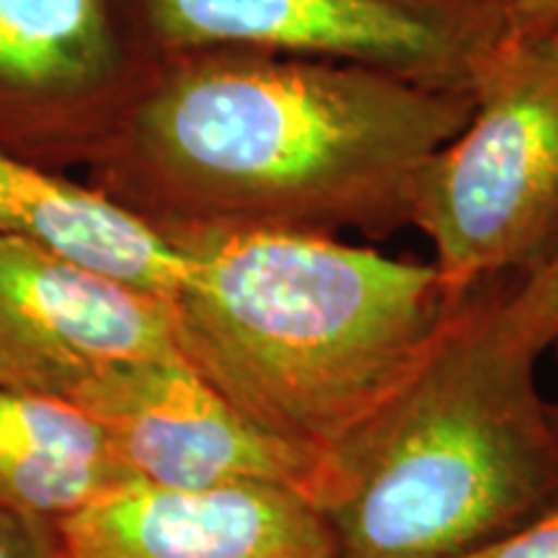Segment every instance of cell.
Listing matches in <instances>:
<instances>
[{
    "instance_id": "2",
    "label": "cell",
    "mask_w": 558,
    "mask_h": 558,
    "mask_svg": "<svg viewBox=\"0 0 558 558\" xmlns=\"http://www.w3.org/2000/svg\"><path fill=\"white\" fill-rule=\"evenodd\" d=\"M184 254L171 313L186 365L313 458L407 383L473 292L435 264L298 230L169 239Z\"/></svg>"
},
{
    "instance_id": "3",
    "label": "cell",
    "mask_w": 558,
    "mask_h": 558,
    "mask_svg": "<svg viewBox=\"0 0 558 558\" xmlns=\"http://www.w3.org/2000/svg\"><path fill=\"white\" fill-rule=\"evenodd\" d=\"M497 284L473 292L416 373L318 458L308 497L339 558H463L558 499L535 360L488 326Z\"/></svg>"
},
{
    "instance_id": "16",
    "label": "cell",
    "mask_w": 558,
    "mask_h": 558,
    "mask_svg": "<svg viewBox=\"0 0 558 558\" xmlns=\"http://www.w3.org/2000/svg\"><path fill=\"white\" fill-rule=\"evenodd\" d=\"M556 354H558V341L554 344ZM548 418H550V427H554V435H556V442H558V403H548Z\"/></svg>"
},
{
    "instance_id": "4",
    "label": "cell",
    "mask_w": 558,
    "mask_h": 558,
    "mask_svg": "<svg viewBox=\"0 0 558 558\" xmlns=\"http://www.w3.org/2000/svg\"><path fill=\"white\" fill-rule=\"evenodd\" d=\"M411 226L460 295L518 282L558 248V50L505 47L471 122L432 153L411 192Z\"/></svg>"
},
{
    "instance_id": "6",
    "label": "cell",
    "mask_w": 558,
    "mask_h": 558,
    "mask_svg": "<svg viewBox=\"0 0 558 558\" xmlns=\"http://www.w3.org/2000/svg\"><path fill=\"white\" fill-rule=\"evenodd\" d=\"M153 65L128 0H0V148L88 166Z\"/></svg>"
},
{
    "instance_id": "14",
    "label": "cell",
    "mask_w": 558,
    "mask_h": 558,
    "mask_svg": "<svg viewBox=\"0 0 558 558\" xmlns=\"http://www.w3.org/2000/svg\"><path fill=\"white\" fill-rule=\"evenodd\" d=\"M0 558H68L60 527L0 505Z\"/></svg>"
},
{
    "instance_id": "17",
    "label": "cell",
    "mask_w": 558,
    "mask_h": 558,
    "mask_svg": "<svg viewBox=\"0 0 558 558\" xmlns=\"http://www.w3.org/2000/svg\"><path fill=\"white\" fill-rule=\"evenodd\" d=\"M543 41H550V45H554V47H556V50H558V29H556L554 34H550V37H546V39H543Z\"/></svg>"
},
{
    "instance_id": "1",
    "label": "cell",
    "mask_w": 558,
    "mask_h": 558,
    "mask_svg": "<svg viewBox=\"0 0 558 558\" xmlns=\"http://www.w3.org/2000/svg\"><path fill=\"white\" fill-rule=\"evenodd\" d=\"M476 96L360 65L218 50L160 60L88 163V184L163 239L226 230L386 239L411 226L432 153Z\"/></svg>"
},
{
    "instance_id": "8",
    "label": "cell",
    "mask_w": 558,
    "mask_h": 558,
    "mask_svg": "<svg viewBox=\"0 0 558 558\" xmlns=\"http://www.w3.org/2000/svg\"><path fill=\"white\" fill-rule=\"evenodd\" d=\"M143 360H184L169 300L0 241V388L70 401L101 369Z\"/></svg>"
},
{
    "instance_id": "7",
    "label": "cell",
    "mask_w": 558,
    "mask_h": 558,
    "mask_svg": "<svg viewBox=\"0 0 558 558\" xmlns=\"http://www.w3.org/2000/svg\"><path fill=\"white\" fill-rule=\"evenodd\" d=\"M70 403L99 424L137 484L179 492L282 484L308 494L318 463L243 416L186 360L111 365Z\"/></svg>"
},
{
    "instance_id": "12",
    "label": "cell",
    "mask_w": 558,
    "mask_h": 558,
    "mask_svg": "<svg viewBox=\"0 0 558 558\" xmlns=\"http://www.w3.org/2000/svg\"><path fill=\"white\" fill-rule=\"evenodd\" d=\"M488 326L501 344L535 360L558 341V248L518 282H501L488 298Z\"/></svg>"
},
{
    "instance_id": "5",
    "label": "cell",
    "mask_w": 558,
    "mask_h": 558,
    "mask_svg": "<svg viewBox=\"0 0 558 558\" xmlns=\"http://www.w3.org/2000/svg\"><path fill=\"white\" fill-rule=\"evenodd\" d=\"M153 62L243 50L344 62L471 94L507 47V0H128Z\"/></svg>"
},
{
    "instance_id": "13",
    "label": "cell",
    "mask_w": 558,
    "mask_h": 558,
    "mask_svg": "<svg viewBox=\"0 0 558 558\" xmlns=\"http://www.w3.org/2000/svg\"><path fill=\"white\" fill-rule=\"evenodd\" d=\"M463 558H558V499L505 538Z\"/></svg>"
},
{
    "instance_id": "15",
    "label": "cell",
    "mask_w": 558,
    "mask_h": 558,
    "mask_svg": "<svg viewBox=\"0 0 558 558\" xmlns=\"http://www.w3.org/2000/svg\"><path fill=\"white\" fill-rule=\"evenodd\" d=\"M558 29V0H507V47L538 45Z\"/></svg>"
},
{
    "instance_id": "11",
    "label": "cell",
    "mask_w": 558,
    "mask_h": 558,
    "mask_svg": "<svg viewBox=\"0 0 558 558\" xmlns=\"http://www.w3.org/2000/svg\"><path fill=\"white\" fill-rule=\"evenodd\" d=\"M135 484L75 403L0 388V505L60 525Z\"/></svg>"
},
{
    "instance_id": "9",
    "label": "cell",
    "mask_w": 558,
    "mask_h": 558,
    "mask_svg": "<svg viewBox=\"0 0 558 558\" xmlns=\"http://www.w3.org/2000/svg\"><path fill=\"white\" fill-rule=\"evenodd\" d=\"M68 558H339L303 488L128 484L60 522Z\"/></svg>"
},
{
    "instance_id": "10",
    "label": "cell",
    "mask_w": 558,
    "mask_h": 558,
    "mask_svg": "<svg viewBox=\"0 0 558 558\" xmlns=\"http://www.w3.org/2000/svg\"><path fill=\"white\" fill-rule=\"evenodd\" d=\"M0 241H26L171 300L184 254L120 202L0 148Z\"/></svg>"
}]
</instances>
